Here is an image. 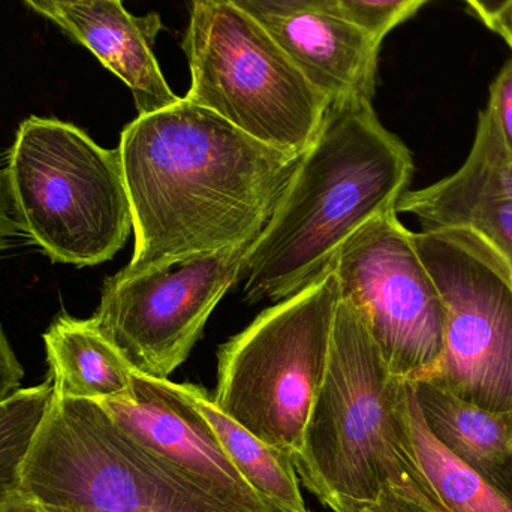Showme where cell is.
<instances>
[{
  "label": "cell",
  "mask_w": 512,
  "mask_h": 512,
  "mask_svg": "<svg viewBox=\"0 0 512 512\" xmlns=\"http://www.w3.org/2000/svg\"><path fill=\"white\" fill-rule=\"evenodd\" d=\"M0 512H51L47 505L42 504L35 496L24 492L21 487L12 490L5 499H3Z\"/></svg>",
  "instance_id": "cell-27"
},
{
  "label": "cell",
  "mask_w": 512,
  "mask_h": 512,
  "mask_svg": "<svg viewBox=\"0 0 512 512\" xmlns=\"http://www.w3.org/2000/svg\"><path fill=\"white\" fill-rule=\"evenodd\" d=\"M48 507V505H47ZM51 512H81L78 510H74V508H66V507H48Z\"/></svg>",
  "instance_id": "cell-31"
},
{
  "label": "cell",
  "mask_w": 512,
  "mask_h": 512,
  "mask_svg": "<svg viewBox=\"0 0 512 512\" xmlns=\"http://www.w3.org/2000/svg\"><path fill=\"white\" fill-rule=\"evenodd\" d=\"M117 150L135 234L122 277L252 245L301 159L186 98L138 114Z\"/></svg>",
  "instance_id": "cell-1"
},
{
  "label": "cell",
  "mask_w": 512,
  "mask_h": 512,
  "mask_svg": "<svg viewBox=\"0 0 512 512\" xmlns=\"http://www.w3.org/2000/svg\"><path fill=\"white\" fill-rule=\"evenodd\" d=\"M53 23L131 89L138 113H155L180 101L152 51L153 38L162 27L158 15L134 17L122 0H83L63 6Z\"/></svg>",
  "instance_id": "cell-13"
},
{
  "label": "cell",
  "mask_w": 512,
  "mask_h": 512,
  "mask_svg": "<svg viewBox=\"0 0 512 512\" xmlns=\"http://www.w3.org/2000/svg\"><path fill=\"white\" fill-rule=\"evenodd\" d=\"M54 391L71 399L105 400L128 393L134 370L90 319L60 315L44 334Z\"/></svg>",
  "instance_id": "cell-15"
},
{
  "label": "cell",
  "mask_w": 512,
  "mask_h": 512,
  "mask_svg": "<svg viewBox=\"0 0 512 512\" xmlns=\"http://www.w3.org/2000/svg\"><path fill=\"white\" fill-rule=\"evenodd\" d=\"M475 15L493 30L499 15L512 2V0H465Z\"/></svg>",
  "instance_id": "cell-28"
},
{
  "label": "cell",
  "mask_w": 512,
  "mask_h": 512,
  "mask_svg": "<svg viewBox=\"0 0 512 512\" xmlns=\"http://www.w3.org/2000/svg\"><path fill=\"white\" fill-rule=\"evenodd\" d=\"M298 71L330 102L372 101L381 41L342 14L295 12L262 21Z\"/></svg>",
  "instance_id": "cell-12"
},
{
  "label": "cell",
  "mask_w": 512,
  "mask_h": 512,
  "mask_svg": "<svg viewBox=\"0 0 512 512\" xmlns=\"http://www.w3.org/2000/svg\"><path fill=\"white\" fill-rule=\"evenodd\" d=\"M99 403L126 435L162 459L228 492L265 499L237 471L209 421L195 406L188 384L134 373L128 393Z\"/></svg>",
  "instance_id": "cell-11"
},
{
  "label": "cell",
  "mask_w": 512,
  "mask_h": 512,
  "mask_svg": "<svg viewBox=\"0 0 512 512\" xmlns=\"http://www.w3.org/2000/svg\"><path fill=\"white\" fill-rule=\"evenodd\" d=\"M340 300L331 265L219 348L213 403L256 438L292 457L301 450L327 372Z\"/></svg>",
  "instance_id": "cell-6"
},
{
  "label": "cell",
  "mask_w": 512,
  "mask_h": 512,
  "mask_svg": "<svg viewBox=\"0 0 512 512\" xmlns=\"http://www.w3.org/2000/svg\"><path fill=\"white\" fill-rule=\"evenodd\" d=\"M487 108L498 125L505 146L512 153V59L505 63L490 86Z\"/></svg>",
  "instance_id": "cell-24"
},
{
  "label": "cell",
  "mask_w": 512,
  "mask_h": 512,
  "mask_svg": "<svg viewBox=\"0 0 512 512\" xmlns=\"http://www.w3.org/2000/svg\"><path fill=\"white\" fill-rule=\"evenodd\" d=\"M218 2L234 6L239 11L251 15L259 23L268 20V18L285 17V15L310 11V9L337 12L339 14L330 0H218Z\"/></svg>",
  "instance_id": "cell-23"
},
{
  "label": "cell",
  "mask_w": 512,
  "mask_h": 512,
  "mask_svg": "<svg viewBox=\"0 0 512 512\" xmlns=\"http://www.w3.org/2000/svg\"><path fill=\"white\" fill-rule=\"evenodd\" d=\"M14 490H15V489H14ZM11 492H12V490H11ZM11 492H0V507H2L3 499H5V498H6V496H8V495H9V493H11Z\"/></svg>",
  "instance_id": "cell-32"
},
{
  "label": "cell",
  "mask_w": 512,
  "mask_h": 512,
  "mask_svg": "<svg viewBox=\"0 0 512 512\" xmlns=\"http://www.w3.org/2000/svg\"><path fill=\"white\" fill-rule=\"evenodd\" d=\"M20 231L14 213L11 186H9L8 173L0 168V252L11 245V240Z\"/></svg>",
  "instance_id": "cell-26"
},
{
  "label": "cell",
  "mask_w": 512,
  "mask_h": 512,
  "mask_svg": "<svg viewBox=\"0 0 512 512\" xmlns=\"http://www.w3.org/2000/svg\"><path fill=\"white\" fill-rule=\"evenodd\" d=\"M451 176L463 185L512 203V153L505 146L489 108L481 110L478 116L477 132L468 158Z\"/></svg>",
  "instance_id": "cell-20"
},
{
  "label": "cell",
  "mask_w": 512,
  "mask_h": 512,
  "mask_svg": "<svg viewBox=\"0 0 512 512\" xmlns=\"http://www.w3.org/2000/svg\"><path fill=\"white\" fill-rule=\"evenodd\" d=\"M24 2H26L33 11L53 21L57 12H59L63 6L74 5V3L83 2V0H24Z\"/></svg>",
  "instance_id": "cell-29"
},
{
  "label": "cell",
  "mask_w": 512,
  "mask_h": 512,
  "mask_svg": "<svg viewBox=\"0 0 512 512\" xmlns=\"http://www.w3.org/2000/svg\"><path fill=\"white\" fill-rule=\"evenodd\" d=\"M493 32L499 33L510 44L512 50V2L496 20Z\"/></svg>",
  "instance_id": "cell-30"
},
{
  "label": "cell",
  "mask_w": 512,
  "mask_h": 512,
  "mask_svg": "<svg viewBox=\"0 0 512 512\" xmlns=\"http://www.w3.org/2000/svg\"><path fill=\"white\" fill-rule=\"evenodd\" d=\"M432 228H469L492 243L512 264V203L445 177L427 188L406 191L396 207Z\"/></svg>",
  "instance_id": "cell-17"
},
{
  "label": "cell",
  "mask_w": 512,
  "mask_h": 512,
  "mask_svg": "<svg viewBox=\"0 0 512 512\" xmlns=\"http://www.w3.org/2000/svg\"><path fill=\"white\" fill-rule=\"evenodd\" d=\"M411 384L435 438L512 504V411H487L429 382Z\"/></svg>",
  "instance_id": "cell-14"
},
{
  "label": "cell",
  "mask_w": 512,
  "mask_h": 512,
  "mask_svg": "<svg viewBox=\"0 0 512 512\" xmlns=\"http://www.w3.org/2000/svg\"><path fill=\"white\" fill-rule=\"evenodd\" d=\"M15 219L53 262L110 261L134 231L119 150L71 123L29 117L8 155Z\"/></svg>",
  "instance_id": "cell-5"
},
{
  "label": "cell",
  "mask_w": 512,
  "mask_h": 512,
  "mask_svg": "<svg viewBox=\"0 0 512 512\" xmlns=\"http://www.w3.org/2000/svg\"><path fill=\"white\" fill-rule=\"evenodd\" d=\"M412 174L411 152L379 122L370 99L330 102L270 221L246 252V303L285 300L318 279L361 228L396 210Z\"/></svg>",
  "instance_id": "cell-2"
},
{
  "label": "cell",
  "mask_w": 512,
  "mask_h": 512,
  "mask_svg": "<svg viewBox=\"0 0 512 512\" xmlns=\"http://www.w3.org/2000/svg\"><path fill=\"white\" fill-rule=\"evenodd\" d=\"M408 384L391 372L357 310L340 300L327 372L292 457L322 505L369 504L385 489L441 502L415 456Z\"/></svg>",
  "instance_id": "cell-3"
},
{
  "label": "cell",
  "mask_w": 512,
  "mask_h": 512,
  "mask_svg": "<svg viewBox=\"0 0 512 512\" xmlns=\"http://www.w3.org/2000/svg\"><path fill=\"white\" fill-rule=\"evenodd\" d=\"M412 239L447 313L444 355L424 382L487 411H512L510 259L469 228Z\"/></svg>",
  "instance_id": "cell-8"
},
{
  "label": "cell",
  "mask_w": 512,
  "mask_h": 512,
  "mask_svg": "<svg viewBox=\"0 0 512 512\" xmlns=\"http://www.w3.org/2000/svg\"><path fill=\"white\" fill-rule=\"evenodd\" d=\"M333 270L340 297L357 310L391 372L406 382L426 381L444 355L447 313L396 210L352 236Z\"/></svg>",
  "instance_id": "cell-9"
},
{
  "label": "cell",
  "mask_w": 512,
  "mask_h": 512,
  "mask_svg": "<svg viewBox=\"0 0 512 512\" xmlns=\"http://www.w3.org/2000/svg\"><path fill=\"white\" fill-rule=\"evenodd\" d=\"M343 17L382 39L429 0H330Z\"/></svg>",
  "instance_id": "cell-21"
},
{
  "label": "cell",
  "mask_w": 512,
  "mask_h": 512,
  "mask_svg": "<svg viewBox=\"0 0 512 512\" xmlns=\"http://www.w3.org/2000/svg\"><path fill=\"white\" fill-rule=\"evenodd\" d=\"M249 246L147 271L108 277L92 321L135 373L168 376L188 360L224 295L243 277Z\"/></svg>",
  "instance_id": "cell-10"
},
{
  "label": "cell",
  "mask_w": 512,
  "mask_h": 512,
  "mask_svg": "<svg viewBox=\"0 0 512 512\" xmlns=\"http://www.w3.org/2000/svg\"><path fill=\"white\" fill-rule=\"evenodd\" d=\"M189 394L222 448L246 483L267 501L289 512H309L301 495L292 456L271 447L228 417L201 387L188 384Z\"/></svg>",
  "instance_id": "cell-16"
},
{
  "label": "cell",
  "mask_w": 512,
  "mask_h": 512,
  "mask_svg": "<svg viewBox=\"0 0 512 512\" xmlns=\"http://www.w3.org/2000/svg\"><path fill=\"white\" fill-rule=\"evenodd\" d=\"M20 487L48 507L81 512H289L162 459L126 435L101 403L54 388Z\"/></svg>",
  "instance_id": "cell-4"
},
{
  "label": "cell",
  "mask_w": 512,
  "mask_h": 512,
  "mask_svg": "<svg viewBox=\"0 0 512 512\" xmlns=\"http://www.w3.org/2000/svg\"><path fill=\"white\" fill-rule=\"evenodd\" d=\"M53 397V381L20 388L0 402V492L20 487L24 457Z\"/></svg>",
  "instance_id": "cell-19"
},
{
  "label": "cell",
  "mask_w": 512,
  "mask_h": 512,
  "mask_svg": "<svg viewBox=\"0 0 512 512\" xmlns=\"http://www.w3.org/2000/svg\"><path fill=\"white\" fill-rule=\"evenodd\" d=\"M325 507L334 512H450L445 510L441 502H427L417 496L402 495L385 489L375 502L369 504H354V502L333 499Z\"/></svg>",
  "instance_id": "cell-22"
},
{
  "label": "cell",
  "mask_w": 512,
  "mask_h": 512,
  "mask_svg": "<svg viewBox=\"0 0 512 512\" xmlns=\"http://www.w3.org/2000/svg\"><path fill=\"white\" fill-rule=\"evenodd\" d=\"M183 50L191 69L188 101L267 146L306 152L330 101L264 24L228 3L192 0Z\"/></svg>",
  "instance_id": "cell-7"
},
{
  "label": "cell",
  "mask_w": 512,
  "mask_h": 512,
  "mask_svg": "<svg viewBox=\"0 0 512 512\" xmlns=\"http://www.w3.org/2000/svg\"><path fill=\"white\" fill-rule=\"evenodd\" d=\"M409 426L421 471L445 510L450 512H512V504L477 471L454 456L430 432L408 384Z\"/></svg>",
  "instance_id": "cell-18"
},
{
  "label": "cell",
  "mask_w": 512,
  "mask_h": 512,
  "mask_svg": "<svg viewBox=\"0 0 512 512\" xmlns=\"http://www.w3.org/2000/svg\"><path fill=\"white\" fill-rule=\"evenodd\" d=\"M24 370L0 324V402L20 390Z\"/></svg>",
  "instance_id": "cell-25"
}]
</instances>
